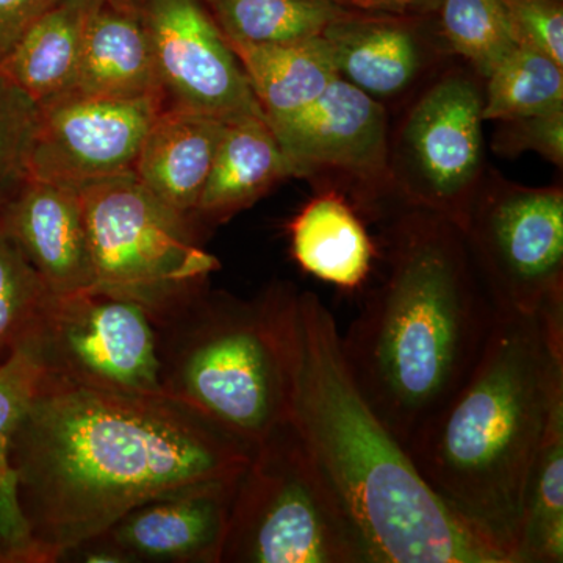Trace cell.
Wrapping results in <instances>:
<instances>
[{
    "label": "cell",
    "instance_id": "6da1fadb",
    "mask_svg": "<svg viewBox=\"0 0 563 563\" xmlns=\"http://www.w3.org/2000/svg\"><path fill=\"white\" fill-rule=\"evenodd\" d=\"M251 444L172 396L124 395L44 376L10 443L18 501L46 563L140 504L236 476Z\"/></svg>",
    "mask_w": 563,
    "mask_h": 563
},
{
    "label": "cell",
    "instance_id": "7a4b0ae2",
    "mask_svg": "<svg viewBox=\"0 0 563 563\" xmlns=\"http://www.w3.org/2000/svg\"><path fill=\"white\" fill-rule=\"evenodd\" d=\"M290 421L361 533L369 563H512L433 493L352 379L331 310L285 285Z\"/></svg>",
    "mask_w": 563,
    "mask_h": 563
},
{
    "label": "cell",
    "instance_id": "3957f363",
    "mask_svg": "<svg viewBox=\"0 0 563 563\" xmlns=\"http://www.w3.org/2000/svg\"><path fill=\"white\" fill-rule=\"evenodd\" d=\"M495 318L457 225L433 217L399 224L387 279L340 346L363 398L406 450L468 379Z\"/></svg>",
    "mask_w": 563,
    "mask_h": 563
},
{
    "label": "cell",
    "instance_id": "277c9868",
    "mask_svg": "<svg viewBox=\"0 0 563 563\" xmlns=\"http://www.w3.org/2000/svg\"><path fill=\"white\" fill-rule=\"evenodd\" d=\"M563 395V307L496 312L468 379L407 446L433 493L515 562L529 470Z\"/></svg>",
    "mask_w": 563,
    "mask_h": 563
},
{
    "label": "cell",
    "instance_id": "5b68a950",
    "mask_svg": "<svg viewBox=\"0 0 563 563\" xmlns=\"http://www.w3.org/2000/svg\"><path fill=\"white\" fill-rule=\"evenodd\" d=\"M284 298L207 288L157 325L163 393L251 446L290 420Z\"/></svg>",
    "mask_w": 563,
    "mask_h": 563
},
{
    "label": "cell",
    "instance_id": "8992f818",
    "mask_svg": "<svg viewBox=\"0 0 563 563\" xmlns=\"http://www.w3.org/2000/svg\"><path fill=\"white\" fill-rule=\"evenodd\" d=\"M221 563H369L361 533L290 420L252 448Z\"/></svg>",
    "mask_w": 563,
    "mask_h": 563
},
{
    "label": "cell",
    "instance_id": "52a82bcc",
    "mask_svg": "<svg viewBox=\"0 0 563 563\" xmlns=\"http://www.w3.org/2000/svg\"><path fill=\"white\" fill-rule=\"evenodd\" d=\"M95 288L140 306L155 328L206 291L220 268L196 236L195 222L169 209L135 173L79 187Z\"/></svg>",
    "mask_w": 563,
    "mask_h": 563
},
{
    "label": "cell",
    "instance_id": "ba28073f",
    "mask_svg": "<svg viewBox=\"0 0 563 563\" xmlns=\"http://www.w3.org/2000/svg\"><path fill=\"white\" fill-rule=\"evenodd\" d=\"M24 343L47 379L124 395L163 393L157 328L125 299L98 290L51 296Z\"/></svg>",
    "mask_w": 563,
    "mask_h": 563
},
{
    "label": "cell",
    "instance_id": "9c48e42d",
    "mask_svg": "<svg viewBox=\"0 0 563 563\" xmlns=\"http://www.w3.org/2000/svg\"><path fill=\"white\" fill-rule=\"evenodd\" d=\"M461 231L476 252L496 312L537 313L562 295L561 191L507 192L470 211Z\"/></svg>",
    "mask_w": 563,
    "mask_h": 563
},
{
    "label": "cell",
    "instance_id": "30bf717a",
    "mask_svg": "<svg viewBox=\"0 0 563 563\" xmlns=\"http://www.w3.org/2000/svg\"><path fill=\"white\" fill-rule=\"evenodd\" d=\"M140 9L165 107L222 121L265 118L242 63L201 0H143Z\"/></svg>",
    "mask_w": 563,
    "mask_h": 563
},
{
    "label": "cell",
    "instance_id": "8fae6325",
    "mask_svg": "<svg viewBox=\"0 0 563 563\" xmlns=\"http://www.w3.org/2000/svg\"><path fill=\"white\" fill-rule=\"evenodd\" d=\"M161 98L120 99L69 91L40 106L27 176L79 188L133 172Z\"/></svg>",
    "mask_w": 563,
    "mask_h": 563
},
{
    "label": "cell",
    "instance_id": "7c38bea8",
    "mask_svg": "<svg viewBox=\"0 0 563 563\" xmlns=\"http://www.w3.org/2000/svg\"><path fill=\"white\" fill-rule=\"evenodd\" d=\"M0 231L16 244L54 298L95 288L79 188L25 176L0 199Z\"/></svg>",
    "mask_w": 563,
    "mask_h": 563
},
{
    "label": "cell",
    "instance_id": "4fadbf2b",
    "mask_svg": "<svg viewBox=\"0 0 563 563\" xmlns=\"http://www.w3.org/2000/svg\"><path fill=\"white\" fill-rule=\"evenodd\" d=\"M240 474L150 499L99 536L129 563H221Z\"/></svg>",
    "mask_w": 563,
    "mask_h": 563
},
{
    "label": "cell",
    "instance_id": "5bb4252c",
    "mask_svg": "<svg viewBox=\"0 0 563 563\" xmlns=\"http://www.w3.org/2000/svg\"><path fill=\"white\" fill-rule=\"evenodd\" d=\"M483 99L461 77L437 84L415 107L406 141L424 177L429 199L459 229L465 222L461 198L483 158Z\"/></svg>",
    "mask_w": 563,
    "mask_h": 563
},
{
    "label": "cell",
    "instance_id": "9a60e30c",
    "mask_svg": "<svg viewBox=\"0 0 563 563\" xmlns=\"http://www.w3.org/2000/svg\"><path fill=\"white\" fill-rule=\"evenodd\" d=\"M268 125L292 176L321 168L373 172L384 165L385 111L373 96L342 77L306 109Z\"/></svg>",
    "mask_w": 563,
    "mask_h": 563
},
{
    "label": "cell",
    "instance_id": "2e32d148",
    "mask_svg": "<svg viewBox=\"0 0 563 563\" xmlns=\"http://www.w3.org/2000/svg\"><path fill=\"white\" fill-rule=\"evenodd\" d=\"M73 91L106 98L163 99L140 5L131 0H101L90 7Z\"/></svg>",
    "mask_w": 563,
    "mask_h": 563
},
{
    "label": "cell",
    "instance_id": "e0dca14e",
    "mask_svg": "<svg viewBox=\"0 0 563 563\" xmlns=\"http://www.w3.org/2000/svg\"><path fill=\"white\" fill-rule=\"evenodd\" d=\"M225 121L165 107L152 122L133 173L158 199L195 222Z\"/></svg>",
    "mask_w": 563,
    "mask_h": 563
},
{
    "label": "cell",
    "instance_id": "ac0fdd59",
    "mask_svg": "<svg viewBox=\"0 0 563 563\" xmlns=\"http://www.w3.org/2000/svg\"><path fill=\"white\" fill-rule=\"evenodd\" d=\"M290 176V163L265 118L225 121L195 221L217 224L229 220Z\"/></svg>",
    "mask_w": 563,
    "mask_h": 563
},
{
    "label": "cell",
    "instance_id": "d6986e66",
    "mask_svg": "<svg viewBox=\"0 0 563 563\" xmlns=\"http://www.w3.org/2000/svg\"><path fill=\"white\" fill-rule=\"evenodd\" d=\"M228 41L268 124L306 109L340 77L324 35L287 44Z\"/></svg>",
    "mask_w": 563,
    "mask_h": 563
},
{
    "label": "cell",
    "instance_id": "ffe728a7",
    "mask_svg": "<svg viewBox=\"0 0 563 563\" xmlns=\"http://www.w3.org/2000/svg\"><path fill=\"white\" fill-rule=\"evenodd\" d=\"M290 233L295 261L325 284L354 291L372 273L376 254L372 239L339 196L313 199L292 220Z\"/></svg>",
    "mask_w": 563,
    "mask_h": 563
},
{
    "label": "cell",
    "instance_id": "44dd1931",
    "mask_svg": "<svg viewBox=\"0 0 563 563\" xmlns=\"http://www.w3.org/2000/svg\"><path fill=\"white\" fill-rule=\"evenodd\" d=\"M90 7L81 0H60L0 60V70L38 106L74 90Z\"/></svg>",
    "mask_w": 563,
    "mask_h": 563
},
{
    "label": "cell",
    "instance_id": "7402d4cb",
    "mask_svg": "<svg viewBox=\"0 0 563 563\" xmlns=\"http://www.w3.org/2000/svg\"><path fill=\"white\" fill-rule=\"evenodd\" d=\"M563 561V395L550 420L526 479L520 528L515 543L517 563Z\"/></svg>",
    "mask_w": 563,
    "mask_h": 563
},
{
    "label": "cell",
    "instance_id": "603a6c76",
    "mask_svg": "<svg viewBox=\"0 0 563 563\" xmlns=\"http://www.w3.org/2000/svg\"><path fill=\"white\" fill-rule=\"evenodd\" d=\"M336 73L369 96L402 91L420 68V51L409 32L390 25H340L325 29Z\"/></svg>",
    "mask_w": 563,
    "mask_h": 563
},
{
    "label": "cell",
    "instance_id": "cb8c5ba5",
    "mask_svg": "<svg viewBox=\"0 0 563 563\" xmlns=\"http://www.w3.org/2000/svg\"><path fill=\"white\" fill-rule=\"evenodd\" d=\"M225 38L287 44L314 38L340 20L332 0H203Z\"/></svg>",
    "mask_w": 563,
    "mask_h": 563
},
{
    "label": "cell",
    "instance_id": "d4e9b609",
    "mask_svg": "<svg viewBox=\"0 0 563 563\" xmlns=\"http://www.w3.org/2000/svg\"><path fill=\"white\" fill-rule=\"evenodd\" d=\"M483 120L512 121L563 111V74L553 58L520 44L487 77Z\"/></svg>",
    "mask_w": 563,
    "mask_h": 563
},
{
    "label": "cell",
    "instance_id": "484cf974",
    "mask_svg": "<svg viewBox=\"0 0 563 563\" xmlns=\"http://www.w3.org/2000/svg\"><path fill=\"white\" fill-rule=\"evenodd\" d=\"M442 25L453 49L485 77L520 46L503 0H443Z\"/></svg>",
    "mask_w": 563,
    "mask_h": 563
},
{
    "label": "cell",
    "instance_id": "4316f807",
    "mask_svg": "<svg viewBox=\"0 0 563 563\" xmlns=\"http://www.w3.org/2000/svg\"><path fill=\"white\" fill-rule=\"evenodd\" d=\"M49 298L38 274L0 231V362L29 339Z\"/></svg>",
    "mask_w": 563,
    "mask_h": 563
},
{
    "label": "cell",
    "instance_id": "83f0119b",
    "mask_svg": "<svg viewBox=\"0 0 563 563\" xmlns=\"http://www.w3.org/2000/svg\"><path fill=\"white\" fill-rule=\"evenodd\" d=\"M40 106L0 70V199L25 176Z\"/></svg>",
    "mask_w": 563,
    "mask_h": 563
},
{
    "label": "cell",
    "instance_id": "f1b7e54d",
    "mask_svg": "<svg viewBox=\"0 0 563 563\" xmlns=\"http://www.w3.org/2000/svg\"><path fill=\"white\" fill-rule=\"evenodd\" d=\"M43 380V366L25 343L0 362V483L14 481L10 465L11 439Z\"/></svg>",
    "mask_w": 563,
    "mask_h": 563
},
{
    "label": "cell",
    "instance_id": "f546056e",
    "mask_svg": "<svg viewBox=\"0 0 563 563\" xmlns=\"http://www.w3.org/2000/svg\"><path fill=\"white\" fill-rule=\"evenodd\" d=\"M518 43L553 58L563 68V11L555 0H503Z\"/></svg>",
    "mask_w": 563,
    "mask_h": 563
},
{
    "label": "cell",
    "instance_id": "4dcf8cb0",
    "mask_svg": "<svg viewBox=\"0 0 563 563\" xmlns=\"http://www.w3.org/2000/svg\"><path fill=\"white\" fill-rule=\"evenodd\" d=\"M0 563H46L22 515L14 481L0 483Z\"/></svg>",
    "mask_w": 563,
    "mask_h": 563
},
{
    "label": "cell",
    "instance_id": "1f68e13d",
    "mask_svg": "<svg viewBox=\"0 0 563 563\" xmlns=\"http://www.w3.org/2000/svg\"><path fill=\"white\" fill-rule=\"evenodd\" d=\"M506 122L501 143L510 151L533 150L562 165L563 111Z\"/></svg>",
    "mask_w": 563,
    "mask_h": 563
},
{
    "label": "cell",
    "instance_id": "d6a6232c",
    "mask_svg": "<svg viewBox=\"0 0 563 563\" xmlns=\"http://www.w3.org/2000/svg\"><path fill=\"white\" fill-rule=\"evenodd\" d=\"M60 0H0V60L25 31Z\"/></svg>",
    "mask_w": 563,
    "mask_h": 563
},
{
    "label": "cell",
    "instance_id": "836d02e7",
    "mask_svg": "<svg viewBox=\"0 0 563 563\" xmlns=\"http://www.w3.org/2000/svg\"><path fill=\"white\" fill-rule=\"evenodd\" d=\"M81 2L87 3V5H95V3L101 2V0H81Z\"/></svg>",
    "mask_w": 563,
    "mask_h": 563
},
{
    "label": "cell",
    "instance_id": "e575fe53",
    "mask_svg": "<svg viewBox=\"0 0 563 563\" xmlns=\"http://www.w3.org/2000/svg\"><path fill=\"white\" fill-rule=\"evenodd\" d=\"M396 2H404V0H396Z\"/></svg>",
    "mask_w": 563,
    "mask_h": 563
}]
</instances>
